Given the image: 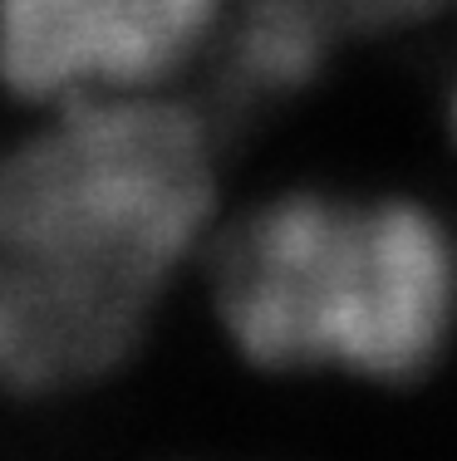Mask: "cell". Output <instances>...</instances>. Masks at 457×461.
<instances>
[{
  "instance_id": "obj_1",
  "label": "cell",
  "mask_w": 457,
  "mask_h": 461,
  "mask_svg": "<svg viewBox=\"0 0 457 461\" xmlns=\"http://www.w3.org/2000/svg\"><path fill=\"white\" fill-rule=\"evenodd\" d=\"M212 300L256 368L404 383L438 364L457 324V240L408 196L290 192L216 246Z\"/></svg>"
},
{
  "instance_id": "obj_2",
  "label": "cell",
  "mask_w": 457,
  "mask_h": 461,
  "mask_svg": "<svg viewBox=\"0 0 457 461\" xmlns=\"http://www.w3.org/2000/svg\"><path fill=\"white\" fill-rule=\"evenodd\" d=\"M212 216V133L168 98H84L0 152V250L89 260L158 285Z\"/></svg>"
},
{
  "instance_id": "obj_3",
  "label": "cell",
  "mask_w": 457,
  "mask_h": 461,
  "mask_svg": "<svg viewBox=\"0 0 457 461\" xmlns=\"http://www.w3.org/2000/svg\"><path fill=\"white\" fill-rule=\"evenodd\" d=\"M162 290L133 270L0 250V388L45 398L118 373Z\"/></svg>"
},
{
  "instance_id": "obj_4",
  "label": "cell",
  "mask_w": 457,
  "mask_h": 461,
  "mask_svg": "<svg viewBox=\"0 0 457 461\" xmlns=\"http://www.w3.org/2000/svg\"><path fill=\"white\" fill-rule=\"evenodd\" d=\"M222 0H0V84L25 98L133 94L182 64Z\"/></svg>"
},
{
  "instance_id": "obj_5",
  "label": "cell",
  "mask_w": 457,
  "mask_h": 461,
  "mask_svg": "<svg viewBox=\"0 0 457 461\" xmlns=\"http://www.w3.org/2000/svg\"><path fill=\"white\" fill-rule=\"evenodd\" d=\"M438 5L443 0H246V25L232 54L236 94L296 89L330 45L418 20Z\"/></svg>"
},
{
  "instance_id": "obj_6",
  "label": "cell",
  "mask_w": 457,
  "mask_h": 461,
  "mask_svg": "<svg viewBox=\"0 0 457 461\" xmlns=\"http://www.w3.org/2000/svg\"><path fill=\"white\" fill-rule=\"evenodd\" d=\"M452 128H457V94H452Z\"/></svg>"
}]
</instances>
